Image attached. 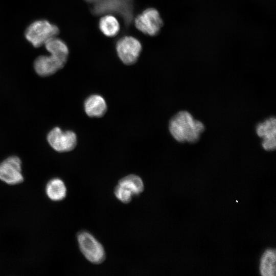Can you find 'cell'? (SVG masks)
<instances>
[{
    "label": "cell",
    "instance_id": "obj_7",
    "mask_svg": "<svg viewBox=\"0 0 276 276\" xmlns=\"http://www.w3.org/2000/svg\"><path fill=\"white\" fill-rule=\"evenodd\" d=\"M0 180L9 185H16L24 181L21 161L18 156H9L0 163Z\"/></svg>",
    "mask_w": 276,
    "mask_h": 276
},
{
    "label": "cell",
    "instance_id": "obj_15",
    "mask_svg": "<svg viewBox=\"0 0 276 276\" xmlns=\"http://www.w3.org/2000/svg\"><path fill=\"white\" fill-rule=\"evenodd\" d=\"M99 28L105 36L113 37L119 33L120 26L118 19L114 16L107 14L100 19Z\"/></svg>",
    "mask_w": 276,
    "mask_h": 276
},
{
    "label": "cell",
    "instance_id": "obj_5",
    "mask_svg": "<svg viewBox=\"0 0 276 276\" xmlns=\"http://www.w3.org/2000/svg\"><path fill=\"white\" fill-rule=\"evenodd\" d=\"M136 28L146 35H156L160 31L163 21L158 11L153 8L144 10L134 19Z\"/></svg>",
    "mask_w": 276,
    "mask_h": 276
},
{
    "label": "cell",
    "instance_id": "obj_10",
    "mask_svg": "<svg viewBox=\"0 0 276 276\" xmlns=\"http://www.w3.org/2000/svg\"><path fill=\"white\" fill-rule=\"evenodd\" d=\"M276 120L271 117L260 123L256 126L257 135L263 139L262 146L267 151H273L276 147Z\"/></svg>",
    "mask_w": 276,
    "mask_h": 276
},
{
    "label": "cell",
    "instance_id": "obj_9",
    "mask_svg": "<svg viewBox=\"0 0 276 276\" xmlns=\"http://www.w3.org/2000/svg\"><path fill=\"white\" fill-rule=\"evenodd\" d=\"M66 61L51 54L49 56L41 55L35 59L34 68L39 76L47 77L62 68Z\"/></svg>",
    "mask_w": 276,
    "mask_h": 276
},
{
    "label": "cell",
    "instance_id": "obj_6",
    "mask_svg": "<svg viewBox=\"0 0 276 276\" xmlns=\"http://www.w3.org/2000/svg\"><path fill=\"white\" fill-rule=\"evenodd\" d=\"M47 138L51 147L59 152L72 151L77 144V136L75 132L71 130L63 131L58 127L51 130Z\"/></svg>",
    "mask_w": 276,
    "mask_h": 276
},
{
    "label": "cell",
    "instance_id": "obj_3",
    "mask_svg": "<svg viewBox=\"0 0 276 276\" xmlns=\"http://www.w3.org/2000/svg\"><path fill=\"white\" fill-rule=\"evenodd\" d=\"M79 249L85 258L95 264L102 263L105 259V251L103 245L95 237L86 231L77 235Z\"/></svg>",
    "mask_w": 276,
    "mask_h": 276
},
{
    "label": "cell",
    "instance_id": "obj_11",
    "mask_svg": "<svg viewBox=\"0 0 276 276\" xmlns=\"http://www.w3.org/2000/svg\"><path fill=\"white\" fill-rule=\"evenodd\" d=\"M84 110L90 117H101L107 110V105L104 99L101 96L93 95L88 97L84 102Z\"/></svg>",
    "mask_w": 276,
    "mask_h": 276
},
{
    "label": "cell",
    "instance_id": "obj_1",
    "mask_svg": "<svg viewBox=\"0 0 276 276\" xmlns=\"http://www.w3.org/2000/svg\"><path fill=\"white\" fill-rule=\"evenodd\" d=\"M169 131L172 136L179 142L194 143L204 130L203 124L194 119L187 111H180L174 116L169 122Z\"/></svg>",
    "mask_w": 276,
    "mask_h": 276
},
{
    "label": "cell",
    "instance_id": "obj_17",
    "mask_svg": "<svg viewBox=\"0 0 276 276\" xmlns=\"http://www.w3.org/2000/svg\"><path fill=\"white\" fill-rule=\"evenodd\" d=\"M114 193L116 198L124 203H128L131 200L133 193L125 186L118 183L115 187Z\"/></svg>",
    "mask_w": 276,
    "mask_h": 276
},
{
    "label": "cell",
    "instance_id": "obj_4",
    "mask_svg": "<svg viewBox=\"0 0 276 276\" xmlns=\"http://www.w3.org/2000/svg\"><path fill=\"white\" fill-rule=\"evenodd\" d=\"M58 28L47 20H38L31 23L25 31L27 40L34 47L44 44L50 38L59 33Z\"/></svg>",
    "mask_w": 276,
    "mask_h": 276
},
{
    "label": "cell",
    "instance_id": "obj_2",
    "mask_svg": "<svg viewBox=\"0 0 276 276\" xmlns=\"http://www.w3.org/2000/svg\"><path fill=\"white\" fill-rule=\"evenodd\" d=\"M91 6L96 15L115 14L120 16L126 26L132 22L133 14V0H85Z\"/></svg>",
    "mask_w": 276,
    "mask_h": 276
},
{
    "label": "cell",
    "instance_id": "obj_13",
    "mask_svg": "<svg viewBox=\"0 0 276 276\" xmlns=\"http://www.w3.org/2000/svg\"><path fill=\"white\" fill-rule=\"evenodd\" d=\"M259 272L262 276H275L276 255L274 249L268 248L262 254L259 261Z\"/></svg>",
    "mask_w": 276,
    "mask_h": 276
},
{
    "label": "cell",
    "instance_id": "obj_16",
    "mask_svg": "<svg viewBox=\"0 0 276 276\" xmlns=\"http://www.w3.org/2000/svg\"><path fill=\"white\" fill-rule=\"evenodd\" d=\"M118 183L129 189L134 195H139L143 192L144 185L141 178L135 174H130L121 178Z\"/></svg>",
    "mask_w": 276,
    "mask_h": 276
},
{
    "label": "cell",
    "instance_id": "obj_8",
    "mask_svg": "<svg viewBox=\"0 0 276 276\" xmlns=\"http://www.w3.org/2000/svg\"><path fill=\"white\" fill-rule=\"evenodd\" d=\"M116 47L119 58L127 65L134 63L142 51L140 41L130 36H125L120 38L117 41Z\"/></svg>",
    "mask_w": 276,
    "mask_h": 276
},
{
    "label": "cell",
    "instance_id": "obj_12",
    "mask_svg": "<svg viewBox=\"0 0 276 276\" xmlns=\"http://www.w3.org/2000/svg\"><path fill=\"white\" fill-rule=\"evenodd\" d=\"M47 197L53 201L63 200L67 194V188L64 182L60 178L54 177L49 180L45 187Z\"/></svg>",
    "mask_w": 276,
    "mask_h": 276
},
{
    "label": "cell",
    "instance_id": "obj_14",
    "mask_svg": "<svg viewBox=\"0 0 276 276\" xmlns=\"http://www.w3.org/2000/svg\"><path fill=\"white\" fill-rule=\"evenodd\" d=\"M44 44L51 55L67 60L68 49L62 40L55 36L50 38Z\"/></svg>",
    "mask_w": 276,
    "mask_h": 276
}]
</instances>
